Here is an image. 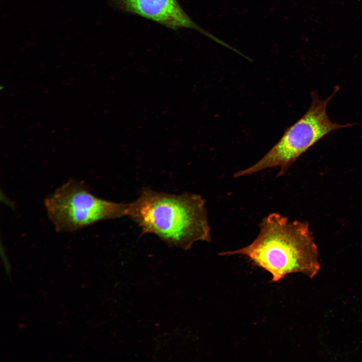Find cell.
I'll return each instance as SVG.
<instances>
[{"label": "cell", "instance_id": "2", "mask_svg": "<svg viewBox=\"0 0 362 362\" xmlns=\"http://www.w3.org/2000/svg\"><path fill=\"white\" fill-rule=\"evenodd\" d=\"M142 233L156 235L169 245L188 249L199 241L210 242L205 201L199 195H175L145 188L128 204L127 215Z\"/></svg>", "mask_w": 362, "mask_h": 362}, {"label": "cell", "instance_id": "3", "mask_svg": "<svg viewBox=\"0 0 362 362\" xmlns=\"http://www.w3.org/2000/svg\"><path fill=\"white\" fill-rule=\"evenodd\" d=\"M338 89L336 86L333 93L324 100L312 92V103L304 115L287 128L279 141L262 157L250 167L235 172L234 177L251 175L273 167H279L278 176L281 175L300 155L327 134L353 126L332 122L327 115L328 104Z\"/></svg>", "mask_w": 362, "mask_h": 362}, {"label": "cell", "instance_id": "1", "mask_svg": "<svg viewBox=\"0 0 362 362\" xmlns=\"http://www.w3.org/2000/svg\"><path fill=\"white\" fill-rule=\"evenodd\" d=\"M220 254L247 257L270 274L272 282L297 273L312 278L320 269L318 249L308 223L291 221L278 213L262 219L259 233L250 244Z\"/></svg>", "mask_w": 362, "mask_h": 362}, {"label": "cell", "instance_id": "4", "mask_svg": "<svg viewBox=\"0 0 362 362\" xmlns=\"http://www.w3.org/2000/svg\"><path fill=\"white\" fill-rule=\"evenodd\" d=\"M49 218L57 232H73L98 222L127 215L128 204L99 198L82 182L71 179L44 202Z\"/></svg>", "mask_w": 362, "mask_h": 362}, {"label": "cell", "instance_id": "5", "mask_svg": "<svg viewBox=\"0 0 362 362\" xmlns=\"http://www.w3.org/2000/svg\"><path fill=\"white\" fill-rule=\"evenodd\" d=\"M115 8L157 22L172 29H192L214 41L217 38L198 26L177 0H108Z\"/></svg>", "mask_w": 362, "mask_h": 362}]
</instances>
